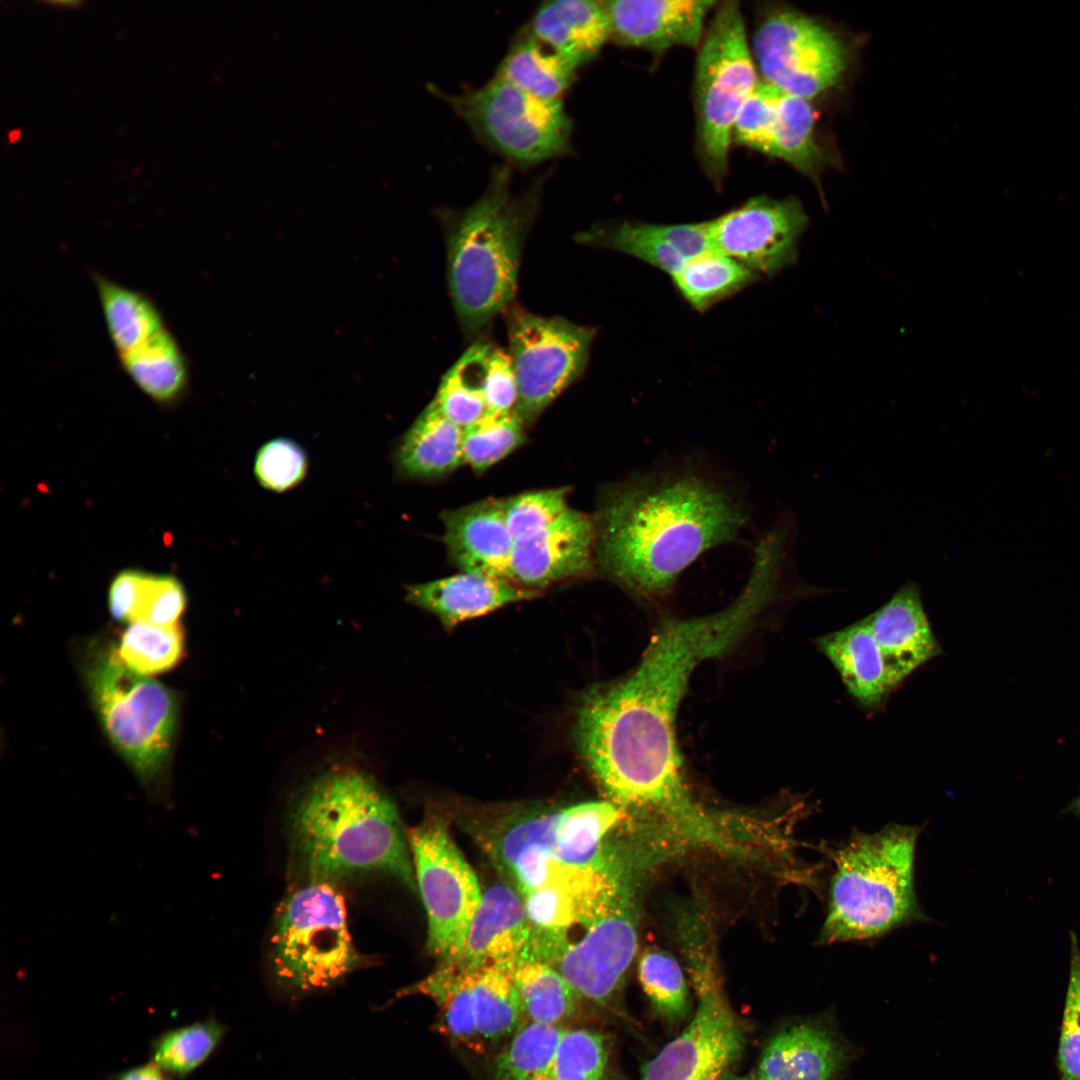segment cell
<instances>
[{
  "instance_id": "4dcf8cb0",
  "label": "cell",
  "mask_w": 1080,
  "mask_h": 1080,
  "mask_svg": "<svg viewBox=\"0 0 1080 1080\" xmlns=\"http://www.w3.org/2000/svg\"><path fill=\"white\" fill-rule=\"evenodd\" d=\"M577 71L568 60L526 30L513 42L495 76L534 96L560 99Z\"/></svg>"
},
{
  "instance_id": "5b68a950",
  "label": "cell",
  "mask_w": 1080,
  "mask_h": 1080,
  "mask_svg": "<svg viewBox=\"0 0 1080 1080\" xmlns=\"http://www.w3.org/2000/svg\"><path fill=\"white\" fill-rule=\"evenodd\" d=\"M544 184L545 175L515 193L511 168L498 165L474 203L439 210L449 292L465 331H479L513 301L522 248L539 211Z\"/></svg>"
},
{
  "instance_id": "60d3db41",
  "label": "cell",
  "mask_w": 1080,
  "mask_h": 1080,
  "mask_svg": "<svg viewBox=\"0 0 1080 1080\" xmlns=\"http://www.w3.org/2000/svg\"><path fill=\"white\" fill-rule=\"evenodd\" d=\"M638 978L658 1014L672 1022L686 1016L687 983L680 964L670 953L659 949L646 951L638 964Z\"/></svg>"
},
{
  "instance_id": "44dd1931",
  "label": "cell",
  "mask_w": 1080,
  "mask_h": 1080,
  "mask_svg": "<svg viewBox=\"0 0 1080 1080\" xmlns=\"http://www.w3.org/2000/svg\"><path fill=\"white\" fill-rule=\"evenodd\" d=\"M865 619L881 651L892 691L920 666L943 653L915 582L904 584Z\"/></svg>"
},
{
  "instance_id": "4fadbf2b",
  "label": "cell",
  "mask_w": 1080,
  "mask_h": 1080,
  "mask_svg": "<svg viewBox=\"0 0 1080 1080\" xmlns=\"http://www.w3.org/2000/svg\"><path fill=\"white\" fill-rule=\"evenodd\" d=\"M506 324L518 386L513 413L528 427L583 374L596 330L518 307Z\"/></svg>"
},
{
  "instance_id": "7a4b0ae2",
  "label": "cell",
  "mask_w": 1080,
  "mask_h": 1080,
  "mask_svg": "<svg viewBox=\"0 0 1080 1080\" xmlns=\"http://www.w3.org/2000/svg\"><path fill=\"white\" fill-rule=\"evenodd\" d=\"M626 818L603 800L478 814L462 825L519 893L538 943L563 951L570 930L586 928L626 882L624 854L608 841Z\"/></svg>"
},
{
  "instance_id": "f35d334b",
  "label": "cell",
  "mask_w": 1080,
  "mask_h": 1080,
  "mask_svg": "<svg viewBox=\"0 0 1080 1080\" xmlns=\"http://www.w3.org/2000/svg\"><path fill=\"white\" fill-rule=\"evenodd\" d=\"M525 428L514 413L486 414L463 430L464 464L483 473L525 442Z\"/></svg>"
},
{
  "instance_id": "7dc6e473",
  "label": "cell",
  "mask_w": 1080,
  "mask_h": 1080,
  "mask_svg": "<svg viewBox=\"0 0 1080 1080\" xmlns=\"http://www.w3.org/2000/svg\"><path fill=\"white\" fill-rule=\"evenodd\" d=\"M781 91L760 80L742 105L733 128V140L768 154L776 126Z\"/></svg>"
},
{
  "instance_id": "5bb4252c",
  "label": "cell",
  "mask_w": 1080,
  "mask_h": 1080,
  "mask_svg": "<svg viewBox=\"0 0 1080 1080\" xmlns=\"http://www.w3.org/2000/svg\"><path fill=\"white\" fill-rule=\"evenodd\" d=\"M750 45L762 81L809 101L834 87L848 64L846 46L836 33L791 10L765 16Z\"/></svg>"
},
{
  "instance_id": "3957f363",
  "label": "cell",
  "mask_w": 1080,
  "mask_h": 1080,
  "mask_svg": "<svg viewBox=\"0 0 1080 1080\" xmlns=\"http://www.w3.org/2000/svg\"><path fill=\"white\" fill-rule=\"evenodd\" d=\"M593 517L597 569L646 598L666 594L706 550L734 539L747 516L704 472L639 475L607 488Z\"/></svg>"
},
{
  "instance_id": "7c38bea8",
  "label": "cell",
  "mask_w": 1080,
  "mask_h": 1080,
  "mask_svg": "<svg viewBox=\"0 0 1080 1080\" xmlns=\"http://www.w3.org/2000/svg\"><path fill=\"white\" fill-rule=\"evenodd\" d=\"M407 840L427 915V950L440 963L451 962L462 949L481 888L441 816H425L409 829Z\"/></svg>"
},
{
  "instance_id": "f6af8a7d",
  "label": "cell",
  "mask_w": 1080,
  "mask_h": 1080,
  "mask_svg": "<svg viewBox=\"0 0 1080 1080\" xmlns=\"http://www.w3.org/2000/svg\"><path fill=\"white\" fill-rule=\"evenodd\" d=\"M472 347L478 385L488 414L513 413L518 386L510 355L491 343L478 342Z\"/></svg>"
},
{
  "instance_id": "e575fe53",
  "label": "cell",
  "mask_w": 1080,
  "mask_h": 1080,
  "mask_svg": "<svg viewBox=\"0 0 1080 1080\" xmlns=\"http://www.w3.org/2000/svg\"><path fill=\"white\" fill-rule=\"evenodd\" d=\"M815 120L809 100L782 92L767 155L787 162L808 176L817 175L826 157L816 138Z\"/></svg>"
},
{
  "instance_id": "816d5d0a",
  "label": "cell",
  "mask_w": 1080,
  "mask_h": 1080,
  "mask_svg": "<svg viewBox=\"0 0 1080 1080\" xmlns=\"http://www.w3.org/2000/svg\"><path fill=\"white\" fill-rule=\"evenodd\" d=\"M730 1080H760V1079H759V1077H758V1076L756 1075V1073H755V1074H753V1075H747V1076H742V1077H735V1078H732V1079H730Z\"/></svg>"
},
{
  "instance_id": "7402d4cb",
  "label": "cell",
  "mask_w": 1080,
  "mask_h": 1080,
  "mask_svg": "<svg viewBox=\"0 0 1080 1080\" xmlns=\"http://www.w3.org/2000/svg\"><path fill=\"white\" fill-rule=\"evenodd\" d=\"M449 560L462 572L508 578L513 536L504 499L486 498L441 514Z\"/></svg>"
},
{
  "instance_id": "ee69618b",
  "label": "cell",
  "mask_w": 1080,
  "mask_h": 1080,
  "mask_svg": "<svg viewBox=\"0 0 1080 1080\" xmlns=\"http://www.w3.org/2000/svg\"><path fill=\"white\" fill-rule=\"evenodd\" d=\"M309 458L297 441L277 437L257 451L253 471L258 483L267 490L283 493L294 489L306 478Z\"/></svg>"
},
{
  "instance_id": "ac0fdd59",
  "label": "cell",
  "mask_w": 1080,
  "mask_h": 1080,
  "mask_svg": "<svg viewBox=\"0 0 1080 1080\" xmlns=\"http://www.w3.org/2000/svg\"><path fill=\"white\" fill-rule=\"evenodd\" d=\"M534 927L519 893L507 882L482 891L478 909L457 957L446 964L474 970L530 956Z\"/></svg>"
},
{
  "instance_id": "603a6c76",
  "label": "cell",
  "mask_w": 1080,
  "mask_h": 1080,
  "mask_svg": "<svg viewBox=\"0 0 1080 1080\" xmlns=\"http://www.w3.org/2000/svg\"><path fill=\"white\" fill-rule=\"evenodd\" d=\"M538 596V591L521 587L508 578L470 572L406 588V600L437 616L447 629Z\"/></svg>"
},
{
  "instance_id": "7bdbcfd3",
  "label": "cell",
  "mask_w": 1080,
  "mask_h": 1080,
  "mask_svg": "<svg viewBox=\"0 0 1080 1080\" xmlns=\"http://www.w3.org/2000/svg\"><path fill=\"white\" fill-rule=\"evenodd\" d=\"M568 487L533 490L504 499L514 542L531 538L555 522L570 506Z\"/></svg>"
},
{
  "instance_id": "c3c4849f",
  "label": "cell",
  "mask_w": 1080,
  "mask_h": 1080,
  "mask_svg": "<svg viewBox=\"0 0 1080 1080\" xmlns=\"http://www.w3.org/2000/svg\"><path fill=\"white\" fill-rule=\"evenodd\" d=\"M1069 985L1059 1045L1061 1080H1080V951L1072 937Z\"/></svg>"
},
{
  "instance_id": "681fc988",
  "label": "cell",
  "mask_w": 1080,
  "mask_h": 1080,
  "mask_svg": "<svg viewBox=\"0 0 1080 1080\" xmlns=\"http://www.w3.org/2000/svg\"><path fill=\"white\" fill-rule=\"evenodd\" d=\"M108 1080H171V1076L153 1062L111 1075Z\"/></svg>"
},
{
  "instance_id": "d590c367",
  "label": "cell",
  "mask_w": 1080,
  "mask_h": 1080,
  "mask_svg": "<svg viewBox=\"0 0 1080 1080\" xmlns=\"http://www.w3.org/2000/svg\"><path fill=\"white\" fill-rule=\"evenodd\" d=\"M564 1030L561 1025L522 1024L495 1059V1080H548Z\"/></svg>"
},
{
  "instance_id": "4316f807",
  "label": "cell",
  "mask_w": 1080,
  "mask_h": 1080,
  "mask_svg": "<svg viewBox=\"0 0 1080 1080\" xmlns=\"http://www.w3.org/2000/svg\"><path fill=\"white\" fill-rule=\"evenodd\" d=\"M463 430L446 419L431 401L402 435L393 452L396 475L431 480L463 462Z\"/></svg>"
},
{
  "instance_id": "bcb514c9",
  "label": "cell",
  "mask_w": 1080,
  "mask_h": 1080,
  "mask_svg": "<svg viewBox=\"0 0 1080 1080\" xmlns=\"http://www.w3.org/2000/svg\"><path fill=\"white\" fill-rule=\"evenodd\" d=\"M185 607L186 594L176 578L143 572L128 624L176 625Z\"/></svg>"
},
{
  "instance_id": "f1b7e54d",
  "label": "cell",
  "mask_w": 1080,
  "mask_h": 1080,
  "mask_svg": "<svg viewBox=\"0 0 1080 1080\" xmlns=\"http://www.w3.org/2000/svg\"><path fill=\"white\" fill-rule=\"evenodd\" d=\"M92 281L117 355L136 349L168 327L159 307L146 293L97 272L92 273Z\"/></svg>"
},
{
  "instance_id": "2e32d148",
  "label": "cell",
  "mask_w": 1080,
  "mask_h": 1080,
  "mask_svg": "<svg viewBox=\"0 0 1080 1080\" xmlns=\"http://www.w3.org/2000/svg\"><path fill=\"white\" fill-rule=\"evenodd\" d=\"M708 224L712 249L761 278L772 277L796 263L808 217L795 198L758 196Z\"/></svg>"
},
{
  "instance_id": "ffe728a7",
  "label": "cell",
  "mask_w": 1080,
  "mask_h": 1080,
  "mask_svg": "<svg viewBox=\"0 0 1080 1080\" xmlns=\"http://www.w3.org/2000/svg\"><path fill=\"white\" fill-rule=\"evenodd\" d=\"M576 241L621 252L670 276L688 260L713 250L708 221L685 224L605 222L578 233Z\"/></svg>"
},
{
  "instance_id": "74e56055",
  "label": "cell",
  "mask_w": 1080,
  "mask_h": 1080,
  "mask_svg": "<svg viewBox=\"0 0 1080 1080\" xmlns=\"http://www.w3.org/2000/svg\"><path fill=\"white\" fill-rule=\"evenodd\" d=\"M116 650L130 669L151 676L173 669L183 659L185 633L180 624L131 623L122 633Z\"/></svg>"
},
{
  "instance_id": "f546056e",
  "label": "cell",
  "mask_w": 1080,
  "mask_h": 1080,
  "mask_svg": "<svg viewBox=\"0 0 1080 1080\" xmlns=\"http://www.w3.org/2000/svg\"><path fill=\"white\" fill-rule=\"evenodd\" d=\"M409 995L426 996L437 1005L440 1033L473 1052H483L484 1041L478 1033L474 1012L471 970L439 963L431 974L397 993L398 997Z\"/></svg>"
},
{
  "instance_id": "836d02e7",
  "label": "cell",
  "mask_w": 1080,
  "mask_h": 1080,
  "mask_svg": "<svg viewBox=\"0 0 1080 1080\" xmlns=\"http://www.w3.org/2000/svg\"><path fill=\"white\" fill-rule=\"evenodd\" d=\"M509 969L528 1021L560 1025L575 1013L580 997L553 966L520 959Z\"/></svg>"
},
{
  "instance_id": "83f0119b",
  "label": "cell",
  "mask_w": 1080,
  "mask_h": 1080,
  "mask_svg": "<svg viewBox=\"0 0 1080 1080\" xmlns=\"http://www.w3.org/2000/svg\"><path fill=\"white\" fill-rule=\"evenodd\" d=\"M117 358L130 380L158 404L177 402L189 388V362L169 327Z\"/></svg>"
},
{
  "instance_id": "ba28073f",
  "label": "cell",
  "mask_w": 1080,
  "mask_h": 1080,
  "mask_svg": "<svg viewBox=\"0 0 1080 1080\" xmlns=\"http://www.w3.org/2000/svg\"><path fill=\"white\" fill-rule=\"evenodd\" d=\"M345 901L330 881H306L280 903L271 937L272 981L295 1000L326 991L360 966Z\"/></svg>"
},
{
  "instance_id": "277c9868",
  "label": "cell",
  "mask_w": 1080,
  "mask_h": 1080,
  "mask_svg": "<svg viewBox=\"0 0 1080 1080\" xmlns=\"http://www.w3.org/2000/svg\"><path fill=\"white\" fill-rule=\"evenodd\" d=\"M289 823L306 881L383 873L416 888L397 809L367 773L343 767L321 775L300 794Z\"/></svg>"
},
{
  "instance_id": "9a60e30c",
  "label": "cell",
  "mask_w": 1080,
  "mask_h": 1080,
  "mask_svg": "<svg viewBox=\"0 0 1080 1080\" xmlns=\"http://www.w3.org/2000/svg\"><path fill=\"white\" fill-rule=\"evenodd\" d=\"M635 884L625 887L553 966L580 998L608 1006L620 990L638 945Z\"/></svg>"
},
{
  "instance_id": "30bf717a",
  "label": "cell",
  "mask_w": 1080,
  "mask_h": 1080,
  "mask_svg": "<svg viewBox=\"0 0 1080 1080\" xmlns=\"http://www.w3.org/2000/svg\"><path fill=\"white\" fill-rule=\"evenodd\" d=\"M757 74L741 9L725 2L705 31L695 70L698 142L716 178L727 170L735 120L760 81Z\"/></svg>"
},
{
  "instance_id": "8992f818",
  "label": "cell",
  "mask_w": 1080,
  "mask_h": 1080,
  "mask_svg": "<svg viewBox=\"0 0 1080 1080\" xmlns=\"http://www.w3.org/2000/svg\"><path fill=\"white\" fill-rule=\"evenodd\" d=\"M919 832L889 824L874 833L855 831L830 850L834 870L819 944L874 939L925 918L914 886Z\"/></svg>"
},
{
  "instance_id": "ab89813d",
  "label": "cell",
  "mask_w": 1080,
  "mask_h": 1080,
  "mask_svg": "<svg viewBox=\"0 0 1080 1080\" xmlns=\"http://www.w3.org/2000/svg\"><path fill=\"white\" fill-rule=\"evenodd\" d=\"M608 1039L586 1028H565L548 1080H610Z\"/></svg>"
},
{
  "instance_id": "9c48e42d",
  "label": "cell",
  "mask_w": 1080,
  "mask_h": 1080,
  "mask_svg": "<svg viewBox=\"0 0 1080 1080\" xmlns=\"http://www.w3.org/2000/svg\"><path fill=\"white\" fill-rule=\"evenodd\" d=\"M680 944L696 990V1012L643 1066L640 1080H717L744 1048V1030L720 982L713 933L692 931Z\"/></svg>"
},
{
  "instance_id": "1f68e13d",
  "label": "cell",
  "mask_w": 1080,
  "mask_h": 1080,
  "mask_svg": "<svg viewBox=\"0 0 1080 1080\" xmlns=\"http://www.w3.org/2000/svg\"><path fill=\"white\" fill-rule=\"evenodd\" d=\"M671 279L694 310L705 312L760 277L731 257L710 250L688 260Z\"/></svg>"
},
{
  "instance_id": "d6a6232c",
  "label": "cell",
  "mask_w": 1080,
  "mask_h": 1080,
  "mask_svg": "<svg viewBox=\"0 0 1080 1080\" xmlns=\"http://www.w3.org/2000/svg\"><path fill=\"white\" fill-rule=\"evenodd\" d=\"M477 1030L483 1041L513 1035L525 1016L522 1000L508 964L471 970Z\"/></svg>"
},
{
  "instance_id": "b9f144b4",
  "label": "cell",
  "mask_w": 1080,
  "mask_h": 1080,
  "mask_svg": "<svg viewBox=\"0 0 1080 1080\" xmlns=\"http://www.w3.org/2000/svg\"><path fill=\"white\" fill-rule=\"evenodd\" d=\"M432 402L446 419L462 430L488 414L469 349L442 377Z\"/></svg>"
},
{
  "instance_id": "d6986e66",
  "label": "cell",
  "mask_w": 1080,
  "mask_h": 1080,
  "mask_svg": "<svg viewBox=\"0 0 1080 1080\" xmlns=\"http://www.w3.org/2000/svg\"><path fill=\"white\" fill-rule=\"evenodd\" d=\"M610 38L622 45L663 52L675 46H699L714 1H605Z\"/></svg>"
},
{
  "instance_id": "e0dca14e",
  "label": "cell",
  "mask_w": 1080,
  "mask_h": 1080,
  "mask_svg": "<svg viewBox=\"0 0 1080 1080\" xmlns=\"http://www.w3.org/2000/svg\"><path fill=\"white\" fill-rule=\"evenodd\" d=\"M595 544L593 517L570 507L539 534L514 542L508 579L540 592L590 576L597 569Z\"/></svg>"
},
{
  "instance_id": "d4e9b609",
  "label": "cell",
  "mask_w": 1080,
  "mask_h": 1080,
  "mask_svg": "<svg viewBox=\"0 0 1080 1080\" xmlns=\"http://www.w3.org/2000/svg\"><path fill=\"white\" fill-rule=\"evenodd\" d=\"M577 69L610 39L605 1L556 0L542 3L526 29Z\"/></svg>"
},
{
  "instance_id": "f907efd6",
  "label": "cell",
  "mask_w": 1080,
  "mask_h": 1080,
  "mask_svg": "<svg viewBox=\"0 0 1080 1080\" xmlns=\"http://www.w3.org/2000/svg\"><path fill=\"white\" fill-rule=\"evenodd\" d=\"M1069 809L1080 817V792L1077 797L1070 803Z\"/></svg>"
},
{
  "instance_id": "cb8c5ba5",
  "label": "cell",
  "mask_w": 1080,
  "mask_h": 1080,
  "mask_svg": "<svg viewBox=\"0 0 1080 1080\" xmlns=\"http://www.w3.org/2000/svg\"><path fill=\"white\" fill-rule=\"evenodd\" d=\"M846 1058L845 1047L829 1027L800 1023L770 1039L756 1075L760 1080H834Z\"/></svg>"
},
{
  "instance_id": "8d00e7d4",
  "label": "cell",
  "mask_w": 1080,
  "mask_h": 1080,
  "mask_svg": "<svg viewBox=\"0 0 1080 1080\" xmlns=\"http://www.w3.org/2000/svg\"><path fill=\"white\" fill-rule=\"evenodd\" d=\"M226 1032L227 1027L215 1018L162 1032L151 1041L150 1061L183 1079L209 1058Z\"/></svg>"
},
{
  "instance_id": "8fae6325",
  "label": "cell",
  "mask_w": 1080,
  "mask_h": 1080,
  "mask_svg": "<svg viewBox=\"0 0 1080 1080\" xmlns=\"http://www.w3.org/2000/svg\"><path fill=\"white\" fill-rule=\"evenodd\" d=\"M435 93L479 140L512 163L533 165L569 151L573 124L561 99L534 96L497 76L461 93Z\"/></svg>"
},
{
  "instance_id": "6da1fadb",
  "label": "cell",
  "mask_w": 1080,
  "mask_h": 1080,
  "mask_svg": "<svg viewBox=\"0 0 1080 1080\" xmlns=\"http://www.w3.org/2000/svg\"><path fill=\"white\" fill-rule=\"evenodd\" d=\"M766 608L746 588L710 616L661 626L623 679L593 690L577 716L580 751L609 800L642 825L696 834L711 813L684 782L675 722L693 669L732 648Z\"/></svg>"
},
{
  "instance_id": "484cf974",
  "label": "cell",
  "mask_w": 1080,
  "mask_h": 1080,
  "mask_svg": "<svg viewBox=\"0 0 1080 1080\" xmlns=\"http://www.w3.org/2000/svg\"><path fill=\"white\" fill-rule=\"evenodd\" d=\"M816 645L860 706L877 710L884 705L892 689L881 651L865 618L820 636Z\"/></svg>"
},
{
  "instance_id": "52a82bcc",
  "label": "cell",
  "mask_w": 1080,
  "mask_h": 1080,
  "mask_svg": "<svg viewBox=\"0 0 1080 1080\" xmlns=\"http://www.w3.org/2000/svg\"><path fill=\"white\" fill-rule=\"evenodd\" d=\"M82 674L106 738L139 781L155 791L175 743V691L130 669L113 646L90 647Z\"/></svg>"
}]
</instances>
